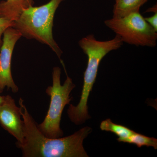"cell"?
Segmentation results:
<instances>
[{"label": "cell", "instance_id": "277c9868", "mask_svg": "<svg viewBox=\"0 0 157 157\" xmlns=\"http://www.w3.org/2000/svg\"><path fill=\"white\" fill-rule=\"evenodd\" d=\"M66 73L67 78L63 84L61 85V70L58 67H54L52 85L45 90V93L50 98V104L44 121L38 124V127L43 135L49 138H59L63 135L60 128L62 113L65 106L70 104L72 101L70 94L76 87L72 78Z\"/></svg>", "mask_w": 157, "mask_h": 157}, {"label": "cell", "instance_id": "ba28073f", "mask_svg": "<svg viewBox=\"0 0 157 157\" xmlns=\"http://www.w3.org/2000/svg\"><path fill=\"white\" fill-rule=\"evenodd\" d=\"M33 0H6L0 2V17L14 21L24 9L33 6Z\"/></svg>", "mask_w": 157, "mask_h": 157}, {"label": "cell", "instance_id": "6da1fadb", "mask_svg": "<svg viewBox=\"0 0 157 157\" xmlns=\"http://www.w3.org/2000/svg\"><path fill=\"white\" fill-rule=\"evenodd\" d=\"M19 107L24 124V140L16 143L24 157H88L83 140L92 132L85 127L67 137L49 138L39 130L38 124L30 114L23 100L20 98Z\"/></svg>", "mask_w": 157, "mask_h": 157}, {"label": "cell", "instance_id": "5bb4252c", "mask_svg": "<svg viewBox=\"0 0 157 157\" xmlns=\"http://www.w3.org/2000/svg\"><path fill=\"white\" fill-rule=\"evenodd\" d=\"M145 12H153L154 13L157 12V4L153 6L152 7L149 8L146 10Z\"/></svg>", "mask_w": 157, "mask_h": 157}, {"label": "cell", "instance_id": "5b68a950", "mask_svg": "<svg viewBox=\"0 0 157 157\" xmlns=\"http://www.w3.org/2000/svg\"><path fill=\"white\" fill-rule=\"evenodd\" d=\"M107 27L120 37L122 42L136 46L153 48L157 45V32L147 22L140 12L106 20Z\"/></svg>", "mask_w": 157, "mask_h": 157}, {"label": "cell", "instance_id": "9a60e30c", "mask_svg": "<svg viewBox=\"0 0 157 157\" xmlns=\"http://www.w3.org/2000/svg\"><path fill=\"white\" fill-rule=\"evenodd\" d=\"M4 96L0 95V104H2V102H3L4 100Z\"/></svg>", "mask_w": 157, "mask_h": 157}, {"label": "cell", "instance_id": "8fae6325", "mask_svg": "<svg viewBox=\"0 0 157 157\" xmlns=\"http://www.w3.org/2000/svg\"><path fill=\"white\" fill-rule=\"evenodd\" d=\"M118 142L135 144L139 148L146 146L152 147L155 149H157V139L154 137H147L136 132L128 138L120 140Z\"/></svg>", "mask_w": 157, "mask_h": 157}, {"label": "cell", "instance_id": "8992f818", "mask_svg": "<svg viewBox=\"0 0 157 157\" xmlns=\"http://www.w3.org/2000/svg\"><path fill=\"white\" fill-rule=\"evenodd\" d=\"M3 36L2 44L0 48V94L6 87L15 94L18 92L19 88L12 77L11 60L15 45L22 36L16 29L9 27Z\"/></svg>", "mask_w": 157, "mask_h": 157}, {"label": "cell", "instance_id": "7a4b0ae2", "mask_svg": "<svg viewBox=\"0 0 157 157\" xmlns=\"http://www.w3.org/2000/svg\"><path fill=\"white\" fill-rule=\"evenodd\" d=\"M123 44L120 37L117 35L113 39L101 41L96 39L93 34H90L78 41L79 47L87 56L88 62L80 101L76 106L70 104L67 110L69 118L75 124H82L90 118L88 111V100L101 61L109 52L119 49Z\"/></svg>", "mask_w": 157, "mask_h": 157}, {"label": "cell", "instance_id": "4fadbf2b", "mask_svg": "<svg viewBox=\"0 0 157 157\" xmlns=\"http://www.w3.org/2000/svg\"><path fill=\"white\" fill-rule=\"evenodd\" d=\"M154 14L152 16L150 17H144V19L157 32V12Z\"/></svg>", "mask_w": 157, "mask_h": 157}, {"label": "cell", "instance_id": "3957f363", "mask_svg": "<svg viewBox=\"0 0 157 157\" xmlns=\"http://www.w3.org/2000/svg\"><path fill=\"white\" fill-rule=\"evenodd\" d=\"M64 1L50 0L42 6H31L24 9L14 21L13 26L19 31L22 37L35 39L48 45L60 61L63 51L54 39L52 29L55 14Z\"/></svg>", "mask_w": 157, "mask_h": 157}, {"label": "cell", "instance_id": "52a82bcc", "mask_svg": "<svg viewBox=\"0 0 157 157\" xmlns=\"http://www.w3.org/2000/svg\"><path fill=\"white\" fill-rule=\"evenodd\" d=\"M0 125L17 140L16 143H23L25 135L20 107L9 95L4 96L0 104Z\"/></svg>", "mask_w": 157, "mask_h": 157}, {"label": "cell", "instance_id": "7c38bea8", "mask_svg": "<svg viewBox=\"0 0 157 157\" xmlns=\"http://www.w3.org/2000/svg\"><path fill=\"white\" fill-rule=\"evenodd\" d=\"M14 21L5 17H0V48L2 44V37L5 31L9 27H13Z\"/></svg>", "mask_w": 157, "mask_h": 157}, {"label": "cell", "instance_id": "30bf717a", "mask_svg": "<svg viewBox=\"0 0 157 157\" xmlns=\"http://www.w3.org/2000/svg\"><path fill=\"white\" fill-rule=\"evenodd\" d=\"M100 128L103 131L111 132L118 137V141L128 138L135 133L129 128L113 122L110 119L102 121L100 125Z\"/></svg>", "mask_w": 157, "mask_h": 157}, {"label": "cell", "instance_id": "9c48e42d", "mask_svg": "<svg viewBox=\"0 0 157 157\" xmlns=\"http://www.w3.org/2000/svg\"><path fill=\"white\" fill-rule=\"evenodd\" d=\"M149 0H115L113 8V17H123L133 12H138L140 7Z\"/></svg>", "mask_w": 157, "mask_h": 157}]
</instances>
